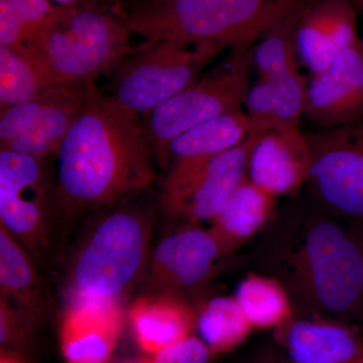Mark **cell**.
I'll return each mask as SVG.
<instances>
[{
  "label": "cell",
  "mask_w": 363,
  "mask_h": 363,
  "mask_svg": "<svg viewBox=\"0 0 363 363\" xmlns=\"http://www.w3.org/2000/svg\"><path fill=\"white\" fill-rule=\"evenodd\" d=\"M116 301L77 298L61 329L62 351L68 363H106L121 330Z\"/></svg>",
  "instance_id": "16"
},
{
  "label": "cell",
  "mask_w": 363,
  "mask_h": 363,
  "mask_svg": "<svg viewBox=\"0 0 363 363\" xmlns=\"http://www.w3.org/2000/svg\"><path fill=\"white\" fill-rule=\"evenodd\" d=\"M149 363H152V362H149Z\"/></svg>",
  "instance_id": "34"
},
{
  "label": "cell",
  "mask_w": 363,
  "mask_h": 363,
  "mask_svg": "<svg viewBox=\"0 0 363 363\" xmlns=\"http://www.w3.org/2000/svg\"><path fill=\"white\" fill-rule=\"evenodd\" d=\"M304 116L314 130L363 118V40L357 38L307 83Z\"/></svg>",
  "instance_id": "11"
},
{
  "label": "cell",
  "mask_w": 363,
  "mask_h": 363,
  "mask_svg": "<svg viewBox=\"0 0 363 363\" xmlns=\"http://www.w3.org/2000/svg\"><path fill=\"white\" fill-rule=\"evenodd\" d=\"M274 196L245 179L230 198L216 222L217 238H247L266 220Z\"/></svg>",
  "instance_id": "23"
},
{
  "label": "cell",
  "mask_w": 363,
  "mask_h": 363,
  "mask_svg": "<svg viewBox=\"0 0 363 363\" xmlns=\"http://www.w3.org/2000/svg\"><path fill=\"white\" fill-rule=\"evenodd\" d=\"M247 363H294L292 360L283 359L272 351L259 353Z\"/></svg>",
  "instance_id": "31"
},
{
  "label": "cell",
  "mask_w": 363,
  "mask_h": 363,
  "mask_svg": "<svg viewBox=\"0 0 363 363\" xmlns=\"http://www.w3.org/2000/svg\"><path fill=\"white\" fill-rule=\"evenodd\" d=\"M305 259L313 292L332 313L347 311L363 290L362 253L336 224L320 222L305 241Z\"/></svg>",
  "instance_id": "9"
},
{
  "label": "cell",
  "mask_w": 363,
  "mask_h": 363,
  "mask_svg": "<svg viewBox=\"0 0 363 363\" xmlns=\"http://www.w3.org/2000/svg\"><path fill=\"white\" fill-rule=\"evenodd\" d=\"M235 300L253 326L278 324L288 314V301L281 288L259 277H252L240 283Z\"/></svg>",
  "instance_id": "26"
},
{
  "label": "cell",
  "mask_w": 363,
  "mask_h": 363,
  "mask_svg": "<svg viewBox=\"0 0 363 363\" xmlns=\"http://www.w3.org/2000/svg\"><path fill=\"white\" fill-rule=\"evenodd\" d=\"M55 6H102L119 4L123 0H51Z\"/></svg>",
  "instance_id": "30"
},
{
  "label": "cell",
  "mask_w": 363,
  "mask_h": 363,
  "mask_svg": "<svg viewBox=\"0 0 363 363\" xmlns=\"http://www.w3.org/2000/svg\"><path fill=\"white\" fill-rule=\"evenodd\" d=\"M55 9L51 0H0V45L23 44Z\"/></svg>",
  "instance_id": "27"
},
{
  "label": "cell",
  "mask_w": 363,
  "mask_h": 363,
  "mask_svg": "<svg viewBox=\"0 0 363 363\" xmlns=\"http://www.w3.org/2000/svg\"><path fill=\"white\" fill-rule=\"evenodd\" d=\"M14 238L0 224L1 298L7 302L13 301L14 309L20 314V309L28 313L38 308L37 278L30 259Z\"/></svg>",
  "instance_id": "22"
},
{
  "label": "cell",
  "mask_w": 363,
  "mask_h": 363,
  "mask_svg": "<svg viewBox=\"0 0 363 363\" xmlns=\"http://www.w3.org/2000/svg\"><path fill=\"white\" fill-rule=\"evenodd\" d=\"M310 0H133L121 13L145 42H209L253 45Z\"/></svg>",
  "instance_id": "2"
},
{
  "label": "cell",
  "mask_w": 363,
  "mask_h": 363,
  "mask_svg": "<svg viewBox=\"0 0 363 363\" xmlns=\"http://www.w3.org/2000/svg\"><path fill=\"white\" fill-rule=\"evenodd\" d=\"M95 87L94 81L56 85L54 96L30 130L0 150L44 160L57 155L67 133L84 111Z\"/></svg>",
  "instance_id": "17"
},
{
  "label": "cell",
  "mask_w": 363,
  "mask_h": 363,
  "mask_svg": "<svg viewBox=\"0 0 363 363\" xmlns=\"http://www.w3.org/2000/svg\"><path fill=\"white\" fill-rule=\"evenodd\" d=\"M130 315L138 343L143 350L155 354L188 336L192 323L187 308L167 297L138 300Z\"/></svg>",
  "instance_id": "20"
},
{
  "label": "cell",
  "mask_w": 363,
  "mask_h": 363,
  "mask_svg": "<svg viewBox=\"0 0 363 363\" xmlns=\"http://www.w3.org/2000/svg\"><path fill=\"white\" fill-rule=\"evenodd\" d=\"M304 133L310 150L307 179L318 197L339 213L363 218V118Z\"/></svg>",
  "instance_id": "7"
},
{
  "label": "cell",
  "mask_w": 363,
  "mask_h": 363,
  "mask_svg": "<svg viewBox=\"0 0 363 363\" xmlns=\"http://www.w3.org/2000/svg\"><path fill=\"white\" fill-rule=\"evenodd\" d=\"M303 9L279 21L253 45L252 65L259 78L298 70L296 30Z\"/></svg>",
  "instance_id": "24"
},
{
  "label": "cell",
  "mask_w": 363,
  "mask_h": 363,
  "mask_svg": "<svg viewBox=\"0 0 363 363\" xmlns=\"http://www.w3.org/2000/svg\"><path fill=\"white\" fill-rule=\"evenodd\" d=\"M56 204L66 214L111 206L152 185L154 152L143 116L94 88L57 152Z\"/></svg>",
  "instance_id": "1"
},
{
  "label": "cell",
  "mask_w": 363,
  "mask_h": 363,
  "mask_svg": "<svg viewBox=\"0 0 363 363\" xmlns=\"http://www.w3.org/2000/svg\"><path fill=\"white\" fill-rule=\"evenodd\" d=\"M310 150L304 131L278 128L260 135L250 154L248 177L272 196L294 192L308 178Z\"/></svg>",
  "instance_id": "15"
},
{
  "label": "cell",
  "mask_w": 363,
  "mask_h": 363,
  "mask_svg": "<svg viewBox=\"0 0 363 363\" xmlns=\"http://www.w3.org/2000/svg\"><path fill=\"white\" fill-rule=\"evenodd\" d=\"M253 45L231 48L221 65L143 114L145 133L161 168L169 164V145L177 136L227 112L242 111L250 87Z\"/></svg>",
  "instance_id": "4"
},
{
  "label": "cell",
  "mask_w": 363,
  "mask_h": 363,
  "mask_svg": "<svg viewBox=\"0 0 363 363\" xmlns=\"http://www.w3.org/2000/svg\"><path fill=\"white\" fill-rule=\"evenodd\" d=\"M56 86L48 88L33 99L0 111V149L30 130L54 96Z\"/></svg>",
  "instance_id": "28"
},
{
  "label": "cell",
  "mask_w": 363,
  "mask_h": 363,
  "mask_svg": "<svg viewBox=\"0 0 363 363\" xmlns=\"http://www.w3.org/2000/svg\"><path fill=\"white\" fill-rule=\"evenodd\" d=\"M55 85L51 74L25 45H0V111L33 99Z\"/></svg>",
  "instance_id": "21"
},
{
  "label": "cell",
  "mask_w": 363,
  "mask_h": 363,
  "mask_svg": "<svg viewBox=\"0 0 363 363\" xmlns=\"http://www.w3.org/2000/svg\"><path fill=\"white\" fill-rule=\"evenodd\" d=\"M308 81L300 70L259 78L248 87L243 105L252 119L253 135L278 128H298L304 116Z\"/></svg>",
  "instance_id": "18"
},
{
  "label": "cell",
  "mask_w": 363,
  "mask_h": 363,
  "mask_svg": "<svg viewBox=\"0 0 363 363\" xmlns=\"http://www.w3.org/2000/svg\"><path fill=\"white\" fill-rule=\"evenodd\" d=\"M225 48L209 40L145 42L114 69L111 96L143 116L192 84Z\"/></svg>",
  "instance_id": "6"
},
{
  "label": "cell",
  "mask_w": 363,
  "mask_h": 363,
  "mask_svg": "<svg viewBox=\"0 0 363 363\" xmlns=\"http://www.w3.org/2000/svg\"><path fill=\"white\" fill-rule=\"evenodd\" d=\"M357 38V13L350 0H310L296 30L298 62L318 73Z\"/></svg>",
  "instance_id": "12"
},
{
  "label": "cell",
  "mask_w": 363,
  "mask_h": 363,
  "mask_svg": "<svg viewBox=\"0 0 363 363\" xmlns=\"http://www.w3.org/2000/svg\"><path fill=\"white\" fill-rule=\"evenodd\" d=\"M214 233L188 228L167 236L150 259V278L157 290H182L206 279L215 259L221 252Z\"/></svg>",
  "instance_id": "14"
},
{
  "label": "cell",
  "mask_w": 363,
  "mask_h": 363,
  "mask_svg": "<svg viewBox=\"0 0 363 363\" xmlns=\"http://www.w3.org/2000/svg\"><path fill=\"white\" fill-rule=\"evenodd\" d=\"M252 135V119L242 109L227 112L177 136L169 145L171 169L162 185L164 210L183 195L208 162Z\"/></svg>",
  "instance_id": "10"
},
{
  "label": "cell",
  "mask_w": 363,
  "mask_h": 363,
  "mask_svg": "<svg viewBox=\"0 0 363 363\" xmlns=\"http://www.w3.org/2000/svg\"><path fill=\"white\" fill-rule=\"evenodd\" d=\"M283 342L294 363H363V348L342 326L297 321L284 332Z\"/></svg>",
  "instance_id": "19"
},
{
  "label": "cell",
  "mask_w": 363,
  "mask_h": 363,
  "mask_svg": "<svg viewBox=\"0 0 363 363\" xmlns=\"http://www.w3.org/2000/svg\"><path fill=\"white\" fill-rule=\"evenodd\" d=\"M350 1L357 11V16L360 14L363 18V0H350Z\"/></svg>",
  "instance_id": "32"
},
{
  "label": "cell",
  "mask_w": 363,
  "mask_h": 363,
  "mask_svg": "<svg viewBox=\"0 0 363 363\" xmlns=\"http://www.w3.org/2000/svg\"><path fill=\"white\" fill-rule=\"evenodd\" d=\"M209 358L206 344L201 339L188 335L156 353L152 363H208Z\"/></svg>",
  "instance_id": "29"
},
{
  "label": "cell",
  "mask_w": 363,
  "mask_h": 363,
  "mask_svg": "<svg viewBox=\"0 0 363 363\" xmlns=\"http://www.w3.org/2000/svg\"><path fill=\"white\" fill-rule=\"evenodd\" d=\"M149 224L140 212L105 216L79 250L71 281L77 298L116 301L140 278L149 255Z\"/></svg>",
  "instance_id": "5"
},
{
  "label": "cell",
  "mask_w": 363,
  "mask_h": 363,
  "mask_svg": "<svg viewBox=\"0 0 363 363\" xmlns=\"http://www.w3.org/2000/svg\"><path fill=\"white\" fill-rule=\"evenodd\" d=\"M259 136L250 135L240 145L212 159L166 211L191 221H215L247 179L250 154Z\"/></svg>",
  "instance_id": "13"
},
{
  "label": "cell",
  "mask_w": 363,
  "mask_h": 363,
  "mask_svg": "<svg viewBox=\"0 0 363 363\" xmlns=\"http://www.w3.org/2000/svg\"><path fill=\"white\" fill-rule=\"evenodd\" d=\"M50 201L45 160L0 150V224L35 250L45 242Z\"/></svg>",
  "instance_id": "8"
},
{
  "label": "cell",
  "mask_w": 363,
  "mask_h": 363,
  "mask_svg": "<svg viewBox=\"0 0 363 363\" xmlns=\"http://www.w3.org/2000/svg\"><path fill=\"white\" fill-rule=\"evenodd\" d=\"M121 13L102 6H59L26 38V49L44 64L55 85L92 82L114 71L138 48Z\"/></svg>",
  "instance_id": "3"
},
{
  "label": "cell",
  "mask_w": 363,
  "mask_h": 363,
  "mask_svg": "<svg viewBox=\"0 0 363 363\" xmlns=\"http://www.w3.org/2000/svg\"><path fill=\"white\" fill-rule=\"evenodd\" d=\"M252 325L235 298H215L198 317L200 338L209 350L226 351L247 337Z\"/></svg>",
  "instance_id": "25"
},
{
  "label": "cell",
  "mask_w": 363,
  "mask_h": 363,
  "mask_svg": "<svg viewBox=\"0 0 363 363\" xmlns=\"http://www.w3.org/2000/svg\"><path fill=\"white\" fill-rule=\"evenodd\" d=\"M1 363H16L13 362L11 359H9V358H1Z\"/></svg>",
  "instance_id": "33"
}]
</instances>
